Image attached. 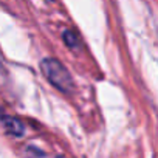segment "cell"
<instances>
[{
  "instance_id": "cell-1",
  "label": "cell",
  "mask_w": 158,
  "mask_h": 158,
  "mask_svg": "<svg viewBox=\"0 0 158 158\" xmlns=\"http://www.w3.org/2000/svg\"><path fill=\"white\" fill-rule=\"evenodd\" d=\"M40 70L44 76L48 79V82L60 90L62 93H71L74 89V81L64 64H60L57 59L47 57L40 62Z\"/></svg>"
},
{
  "instance_id": "cell-2",
  "label": "cell",
  "mask_w": 158,
  "mask_h": 158,
  "mask_svg": "<svg viewBox=\"0 0 158 158\" xmlns=\"http://www.w3.org/2000/svg\"><path fill=\"white\" fill-rule=\"evenodd\" d=\"M2 124L5 127V130L13 135V136H23L25 135V126L23 123L19 119V118H14V116H2Z\"/></svg>"
},
{
  "instance_id": "cell-3",
  "label": "cell",
  "mask_w": 158,
  "mask_h": 158,
  "mask_svg": "<svg viewBox=\"0 0 158 158\" xmlns=\"http://www.w3.org/2000/svg\"><path fill=\"white\" fill-rule=\"evenodd\" d=\"M62 37H64V42L67 44L68 48H71V50H79V47H81V40H79V37H77V34H76L74 31L65 30Z\"/></svg>"
}]
</instances>
